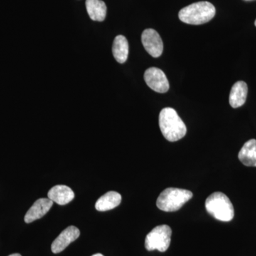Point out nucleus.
<instances>
[{
    "label": "nucleus",
    "mask_w": 256,
    "mask_h": 256,
    "mask_svg": "<svg viewBox=\"0 0 256 256\" xmlns=\"http://www.w3.org/2000/svg\"><path fill=\"white\" fill-rule=\"evenodd\" d=\"M159 124L163 136L170 142H176L186 136V127L184 122L176 111L172 108H165L161 110Z\"/></svg>",
    "instance_id": "nucleus-1"
},
{
    "label": "nucleus",
    "mask_w": 256,
    "mask_h": 256,
    "mask_svg": "<svg viewBox=\"0 0 256 256\" xmlns=\"http://www.w3.org/2000/svg\"><path fill=\"white\" fill-rule=\"evenodd\" d=\"M216 9L208 2H198L183 8L178 12V18L188 24L200 25L208 22L215 16Z\"/></svg>",
    "instance_id": "nucleus-2"
},
{
    "label": "nucleus",
    "mask_w": 256,
    "mask_h": 256,
    "mask_svg": "<svg viewBox=\"0 0 256 256\" xmlns=\"http://www.w3.org/2000/svg\"><path fill=\"white\" fill-rule=\"evenodd\" d=\"M207 212L216 220L228 222L233 220L234 208L232 202L222 192L212 194L205 202Z\"/></svg>",
    "instance_id": "nucleus-3"
},
{
    "label": "nucleus",
    "mask_w": 256,
    "mask_h": 256,
    "mask_svg": "<svg viewBox=\"0 0 256 256\" xmlns=\"http://www.w3.org/2000/svg\"><path fill=\"white\" fill-rule=\"evenodd\" d=\"M193 194L188 190L170 188L160 194L156 200V206L166 212H176L190 201Z\"/></svg>",
    "instance_id": "nucleus-4"
},
{
    "label": "nucleus",
    "mask_w": 256,
    "mask_h": 256,
    "mask_svg": "<svg viewBox=\"0 0 256 256\" xmlns=\"http://www.w3.org/2000/svg\"><path fill=\"white\" fill-rule=\"evenodd\" d=\"M171 237L172 229L169 226H158L146 235L144 246L149 252H165L169 248Z\"/></svg>",
    "instance_id": "nucleus-5"
},
{
    "label": "nucleus",
    "mask_w": 256,
    "mask_h": 256,
    "mask_svg": "<svg viewBox=\"0 0 256 256\" xmlns=\"http://www.w3.org/2000/svg\"><path fill=\"white\" fill-rule=\"evenodd\" d=\"M144 78L146 85L156 92L164 94L169 90V82L161 69L156 67L146 69L144 72Z\"/></svg>",
    "instance_id": "nucleus-6"
},
{
    "label": "nucleus",
    "mask_w": 256,
    "mask_h": 256,
    "mask_svg": "<svg viewBox=\"0 0 256 256\" xmlns=\"http://www.w3.org/2000/svg\"><path fill=\"white\" fill-rule=\"evenodd\" d=\"M142 43L146 52L154 58L163 52V42L159 34L152 28H146L142 34Z\"/></svg>",
    "instance_id": "nucleus-7"
},
{
    "label": "nucleus",
    "mask_w": 256,
    "mask_h": 256,
    "mask_svg": "<svg viewBox=\"0 0 256 256\" xmlns=\"http://www.w3.org/2000/svg\"><path fill=\"white\" fill-rule=\"evenodd\" d=\"M80 236V230L74 226L64 229L60 235L54 240L52 245V250L54 254H60L65 250L72 242H75Z\"/></svg>",
    "instance_id": "nucleus-8"
},
{
    "label": "nucleus",
    "mask_w": 256,
    "mask_h": 256,
    "mask_svg": "<svg viewBox=\"0 0 256 256\" xmlns=\"http://www.w3.org/2000/svg\"><path fill=\"white\" fill-rule=\"evenodd\" d=\"M53 204L54 202L48 198H38L26 212L24 216V222L26 224H30L42 218L48 213V210L53 206Z\"/></svg>",
    "instance_id": "nucleus-9"
},
{
    "label": "nucleus",
    "mask_w": 256,
    "mask_h": 256,
    "mask_svg": "<svg viewBox=\"0 0 256 256\" xmlns=\"http://www.w3.org/2000/svg\"><path fill=\"white\" fill-rule=\"evenodd\" d=\"M75 194L73 190L66 185H56L48 192V198L60 205H66L74 200Z\"/></svg>",
    "instance_id": "nucleus-10"
},
{
    "label": "nucleus",
    "mask_w": 256,
    "mask_h": 256,
    "mask_svg": "<svg viewBox=\"0 0 256 256\" xmlns=\"http://www.w3.org/2000/svg\"><path fill=\"white\" fill-rule=\"evenodd\" d=\"M248 86L244 82H238L232 86L229 96V104L234 108L240 107L246 100Z\"/></svg>",
    "instance_id": "nucleus-11"
},
{
    "label": "nucleus",
    "mask_w": 256,
    "mask_h": 256,
    "mask_svg": "<svg viewBox=\"0 0 256 256\" xmlns=\"http://www.w3.org/2000/svg\"><path fill=\"white\" fill-rule=\"evenodd\" d=\"M122 196L116 192H108L98 200L95 207L98 212L114 210L121 203Z\"/></svg>",
    "instance_id": "nucleus-12"
},
{
    "label": "nucleus",
    "mask_w": 256,
    "mask_h": 256,
    "mask_svg": "<svg viewBox=\"0 0 256 256\" xmlns=\"http://www.w3.org/2000/svg\"><path fill=\"white\" fill-rule=\"evenodd\" d=\"M238 159L247 166H256V140L247 141L238 153Z\"/></svg>",
    "instance_id": "nucleus-13"
},
{
    "label": "nucleus",
    "mask_w": 256,
    "mask_h": 256,
    "mask_svg": "<svg viewBox=\"0 0 256 256\" xmlns=\"http://www.w3.org/2000/svg\"><path fill=\"white\" fill-rule=\"evenodd\" d=\"M86 6L88 14L94 21L102 22L107 14V8L101 0H86Z\"/></svg>",
    "instance_id": "nucleus-14"
},
{
    "label": "nucleus",
    "mask_w": 256,
    "mask_h": 256,
    "mask_svg": "<svg viewBox=\"0 0 256 256\" xmlns=\"http://www.w3.org/2000/svg\"><path fill=\"white\" fill-rule=\"evenodd\" d=\"M129 54V44L127 38L122 35L114 38L112 44V54L114 60L120 64H124L128 60Z\"/></svg>",
    "instance_id": "nucleus-15"
},
{
    "label": "nucleus",
    "mask_w": 256,
    "mask_h": 256,
    "mask_svg": "<svg viewBox=\"0 0 256 256\" xmlns=\"http://www.w3.org/2000/svg\"><path fill=\"white\" fill-rule=\"evenodd\" d=\"M9 256H22L18 254H12V255H10Z\"/></svg>",
    "instance_id": "nucleus-16"
},
{
    "label": "nucleus",
    "mask_w": 256,
    "mask_h": 256,
    "mask_svg": "<svg viewBox=\"0 0 256 256\" xmlns=\"http://www.w3.org/2000/svg\"><path fill=\"white\" fill-rule=\"evenodd\" d=\"M92 256H104V255H102L101 254H94V255H92Z\"/></svg>",
    "instance_id": "nucleus-17"
},
{
    "label": "nucleus",
    "mask_w": 256,
    "mask_h": 256,
    "mask_svg": "<svg viewBox=\"0 0 256 256\" xmlns=\"http://www.w3.org/2000/svg\"><path fill=\"white\" fill-rule=\"evenodd\" d=\"M255 25H256V20L255 21Z\"/></svg>",
    "instance_id": "nucleus-18"
}]
</instances>
